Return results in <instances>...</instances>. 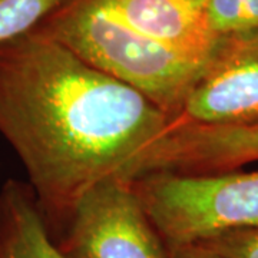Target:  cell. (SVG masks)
<instances>
[{"label": "cell", "mask_w": 258, "mask_h": 258, "mask_svg": "<svg viewBox=\"0 0 258 258\" xmlns=\"http://www.w3.org/2000/svg\"><path fill=\"white\" fill-rule=\"evenodd\" d=\"M174 118L40 29L0 45V135L23 164L42 214L69 217L135 159Z\"/></svg>", "instance_id": "cell-1"}, {"label": "cell", "mask_w": 258, "mask_h": 258, "mask_svg": "<svg viewBox=\"0 0 258 258\" xmlns=\"http://www.w3.org/2000/svg\"><path fill=\"white\" fill-rule=\"evenodd\" d=\"M37 29L175 118L211 57L168 46L132 26L115 0H66Z\"/></svg>", "instance_id": "cell-2"}, {"label": "cell", "mask_w": 258, "mask_h": 258, "mask_svg": "<svg viewBox=\"0 0 258 258\" xmlns=\"http://www.w3.org/2000/svg\"><path fill=\"white\" fill-rule=\"evenodd\" d=\"M166 247L258 227V169L248 172H154L132 181Z\"/></svg>", "instance_id": "cell-3"}, {"label": "cell", "mask_w": 258, "mask_h": 258, "mask_svg": "<svg viewBox=\"0 0 258 258\" xmlns=\"http://www.w3.org/2000/svg\"><path fill=\"white\" fill-rule=\"evenodd\" d=\"M59 247L68 258H168L132 181L106 178L89 188L69 214Z\"/></svg>", "instance_id": "cell-4"}, {"label": "cell", "mask_w": 258, "mask_h": 258, "mask_svg": "<svg viewBox=\"0 0 258 258\" xmlns=\"http://www.w3.org/2000/svg\"><path fill=\"white\" fill-rule=\"evenodd\" d=\"M258 123V37L222 39L171 128Z\"/></svg>", "instance_id": "cell-5"}, {"label": "cell", "mask_w": 258, "mask_h": 258, "mask_svg": "<svg viewBox=\"0 0 258 258\" xmlns=\"http://www.w3.org/2000/svg\"><path fill=\"white\" fill-rule=\"evenodd\" d=\"M258 161V123L247 126L169 128L139 155L129 178L154 172L215 174Z\"/></svg>", "instance_id": "cell-6"}, {"label": "cell", "mask_w": 258, "mask_h": 258, "mask_svg": "<svg viewBox=\"0 0 258 258\" xmlns=\"http://www.w3.org/2000/svg\"><path fill=\"white\" fill-rule=\"evenodd\" d=\"M120 15L148 36L201 57H211L217 39L207 19V0H115Z\"/></svg>", "instance_id": "cell-7"}, {"label": "cell", "mask_w": 258, "mask_h": 258, "mask_svg": "<svg viewBox=\"0 0 258 258\" xmlns=\"http://www.w3.org/2000/svg\"><path fill=\"white\" fill-rule=\"evenodd\" d=\"M0 258H68L50 238L33 191L16 181L0 191Z\"/></svg>", "instance_id": "cell-8"}, {"label": "cell", "mask_w": 258, "mask_h": 258, "mask_svg": "<svg viewBox=\"0 0 258 258\" xmlns=\"http://www.w3.org/2000/svg\"><path fill=\"white\" fill-rule=\"evenodd\" d=\"M207 19L217 39L258 32V0H207Z\"/></svg>", "instance_id": "cell-9"}, {"label": "cell", "mask_w": 258, "mask_h": 258, "mask_svg": "<svg viewBox=\"0 0 258 258\" xmlns=\"http://www.w3.org/2000/svg\"><path fill=\"white\" fill-rule=\"evenodd\" d=\"M66 0H0V45L36 29Z\"/></svg>", "instance_id": "cell-10"}, {"label": "cell", "mask_w": 258, "mask_h": 258, "mask_svg": "<svg viewBox=\"0 0 258 258\" xmlns=\"http://www.w3.org/2000/svg\"><path fill=\"white\" fill-rule=\"evenodd\" d=\"M198 244L225 258H258V227L222 232Z\"/></svg>", "instance_id": "cell-11"}, {"label": "cell", "mask_w": 258, "mask_h": 258, "mask_svg": "<svg viewBox=\"0 0 258 258\" xmlns=\"http://www.w3.org/2000/svg\"><path fill=\"white\" fill-rule=\"evenodd\" d=\"M168 258H225L198 242L168 247Z\"/></svg>", "instance_id": "cell-12"}, {"label": "cell", "mask_w": 258, "mask_h": 258, "mask_svg": "<svg viewBox=\"0 0 258 258\" xmlns=\"http://www.w3.org/2000/svg\"><path fill=\"white\" fill-rule=\"evenodd\" d=\"M254 35H255V36H257V37H258V32H257V33H254Z\"/></svg>", "instance_id": "cell-13"}]
</instances>
